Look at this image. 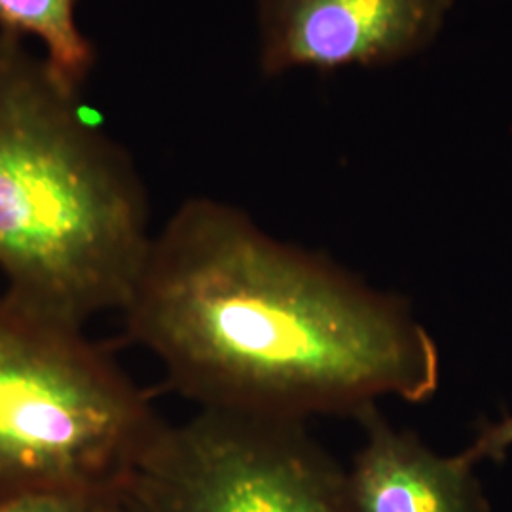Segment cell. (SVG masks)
Listing matches in <instances>:
<instances>
[{
	"mask_svg": "<svg viewBox=\"0 0 512 512\" xmlns=\"http://www.w3.org/2000/svg\"><path fill=\"white\" fill-rule=\"evenodd\" d=\"M126 490H33L0 495V512H122Z\"/></svg>",
	"mask_w": 512,
	"mask_h": 512,
	"instance_id": "cell-8",
	"label": "cell"
},
{
	"mask_svg": "<svg viewBox=\"0 0 512 512\" xmlns=\"http://www.w3.org/2000/svg\"><path fill=\"white\" fill-rule=\"evenodd\" d=\"M126 494L139 512H355L306 421L217 410L165 423Z\"/></svg>",
	"mask_w": 512,
	"mask_h": 512,
	"instance_id": "cell-4",
	"label": "cell"
},
{
	"mask_svg": "<svg viewBox=\"0 0 512 512\" xmlns=\"http://www.w3.org/2000/svg\"><path fill=\"white\" fill-rule=\"evenodd\" d=\"M80 90L0 33V275L19 302L84 327L124 308L152 241L131 156Z\"/></svg>",
	"mask_w": 512,
	"mask_h": 512,
	"instance_id": "cell-2",
	"label": "cell"
},
{
	"mask_svg": "<svg viewBox=\"0 0 512 512\" xmlns=\"http://www.w3.org/2000/svg\"><path fill=\"white\" fill-rule=\"evenodd\" d=\"M164 425L84 327L0 287V495L126 490Z\"/></svg>",
	"mask_w": 512,
	"mask_h": 512,
	"instance_id": "cell-3",
	"label": "cell"
},
{
	"mask_svg": "<svg viewBox=\"0 0 512 512\" xmlns=\"http://www.w3.org/2000/svg\"><path fill=\"white\" fill-rule=\"evenodd\" d=\"M512 450V416L495 421L478 431L473 442L461 450L471 463L503 461Z\"/></svg>",
	"mask_w": 512,
	"mask_h": 512,
	"instance_id": "cell-9",
	"label": "cell"
},
{
	"mask_svg": "<svg viewBox=\"0 0 512 512\" xmlns=\"http://www.w3.org/2000/svg\"><path fill=\"white\" fill-rule=\"evenodd\" d=\"M78 0H0V33L33 35L46 46V61L71 86L84 84L92 71V42L76 23Z\"/></svg>",
	"mask_w": 512,
	"mask_h": 512,
	"instance_id": "cell-7",
	"label": "cell"
},
{
	"mask_svg": "<svg viewBox=\"0 0 512 512\" xmlns=\"http://www.w3.org/2000/svg\"><path fill=\"white\" fill-rule=\"evenodd\" d=\"M363 440L346 469L355 512H492L484 486L461 452L442 456L410 429L385 418L380 404L357 418Z\"/></svg>",
	"mask_w": 512,
	"mask_h": 512,
	"instance_id": "cell-6",
	"label": "cell"
},
{
	"mask_svg": "<svg viewBox=\"0 0 512 512\" xmlns=\"http://www.w3.org/2000/svg\"><path fill=\"white\" fill-rule=\"evenodd\" d=\"M122 512H139L135 507H133V505H131V501L128 499V494H126V505H124Z\"/></svg>",
	"mask_w": 512,
	"mask_h": 512,
	"instance_id": "cell-10",
	"label": "cell"
},
{
	"mask_svg": "<svg viewBox=\"0 0 512 512\" xmlns=\"http://www.w3.org/2000/svg\"><path fill=\"white\" fill-rule=\"evenodd\" d=\"M120 315L198 410L357 418L439 389L437 342L404 298L211 198L152 236Z\"/></svg>",
	"mask_w": 512,
	"mask_h": 512,
	"instance_id": "cell-1",
	"label": "cell"
},
{
	"mask_svg": "<svg viewBox=\"0 0 512 512\" xmlns=\"http://www.w3.org/2000/svg\"><path fill=\"white\" fill-rule=\"evenodd\" d=\"M454 0H260V69L382 67L427 50Z\"/></svg>",
	"mask_w": 512,
	"mask_h": 512,
	"instance_id": "cell-5",
	"label": "cell"
}]
</instances>
